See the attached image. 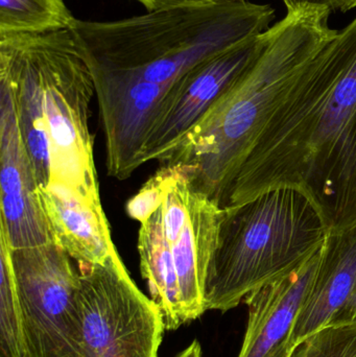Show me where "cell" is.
Wrapping results in <instances>:
<instances>
[{"mask_svg": "<svg viewBox=\"0 0 356 357\" xmlns=\"http://www.w3.org/2000/svg\"><path fill=\"white\" fill-rule=\"evenodd\" d=\"M292 187L330 231L356 225V17L305 67L238 167L221 207Z\"/></svg>", "mask_w": 356, "mask_h": 357, "instance_id": "cell-1", "label": "cell"}, {"mask_svg": "<svg viewBox=\"0 0 356 357\" xmlns=\"http://www.w3.org/2000/svg\"><path fill=\"white\" fill-rule=\"evenodd\" d=\"M330 12L288 13L256 61L176 144L161 165H183L192 188L221 206L259 133L309 62L338 31Z\"/></svg>", "mask_w": 356, "mask_h": 357, "instance_id": "cell-2", "label": "cell"}, {"mask_svg": "<svg viewBox=\"0 0 356 357\" xmlns=\"http://www.w3.org/2000/svg\"><path fill=\"white\" fill-rule=\"evenodd\" d=\"M274 17L269 4L236 0L110 22L77 19L70 31L90 69L167 86L204 61L265 33Z\"/></svg>", "mask_w": 356, "mask_h": 357, "instance_id": "cell-3", "label": "cell"}, {"mask_svg": "<svg viewBox=\"0 0 356 357\" xmlns=\"http://www.w3.org/2000/svg\"><path fill=\"white\" fill-rule=\"evenodd\" d=\"M330 229L299 189L277 187L223 208L203 307L226 312L255 289L292 273L321 250Z\"/></svg>", "mask_w": 356, "mask_h": 357, "instance_id": "cell-4", "label": "cell"}, {"mask_svg": "<svg viewBox=\"0 0 356 357\" xmlns=\"http://www.w3.org/2000/svg\"><path fill=\"white\" fill-rule=\"evenodd\" d=\"M23 36L43 89L52 181L102 203L89 127L95 94L91 69L70 29Z\"/></svg>", "mask_w": 356, "mask_h": 357, "instance_id": "cell-5", "label": "cell"}, {"mask_svg": "<svg viewBox=\"0 0 356 357\" xmlns=\"http://www.w3.org/2000/svg\"><path fill=\"white\" fill-rule=\"evenodd\" d=\"M79 270L82 356L158 357L164 317L132 280L119 254Z\"/></svg>", "mask_w": 356, "mask_h": 357, "instance_id": "cell-6", "label": "cell"}, {"mask_svg": "<svg viewBox=\"0 0 356 357\" xmlns=\"http://www.w3.org/2000/svg\"><path fill=\"white\" fill-rule=\"evenodd\" d=\"M27 357H83L77 295L79 273L68 254L48 241L10 247Z\"/></svg>", "mask_w": 356, "mask_h": 357, "instance_id": "cell-7", "label": "cell"}, {"mask_svg": "<svg viewBox=\"0 0 356 357\" xmlns=\"http://www.w3.org/2000/svg\"><path fill=\"white\" fill-rule=\"evenodd\" d=\"M269 29L204 61L176 79L148 136L142 163H162L176 144L230 86L255 62L269 41Z\"/></svg>", "mask_w": 356, "mask_h": 357, "instance_id": "cell-8", "label": "cell"}, {"mask_svg": "<svg viewBox=\"0 0 356 357\" xmlns=\"http://www.w3.org/2000/svg\"><path fill=\"white\" fill-rule=\"evenodd\" d=\"M106 148L108 175L127 180L139 169L148 136L171 85L91 69Z\"/></svg>", "mask_w": 356, "mask_h": 357, "instance_id": "cell-9", "label": "cell"}, {"mask_svg": "<svg viewBox=\"0 0 356 357\" xmlns=\"http://www.w3.org/2000/svg\"><path fill=\"white\" fill-rule=\"evenodd\" d=\"M0 232L12 249L52 241L39 185L19 131L10 87L0 82Z\"/></svg>", "mask_w": 356, "mask_h": 357, "instance_id": "cell-10", "label": "cell"}, {"mask_svg": "<svg viewBox=\"0 0 356 357\" xmlns=\"http://www.w3.org/2000/svg\"><path fill=\"white\" fill-rule=\"evenodd\" d=\"M320 252L290 274L247 296L248 324L238 357L292 356L293 331L317 272Z\"/></svg>", "mask_w": 356, "mask_h": 357, "instance_id": "cell-11", "label": "cell"}, {"mask_svg": "<svg viewBox=\"0 0 356 357\" xmlns=\"http://www.w3.org/2000/svg\"><path fill=\"white\" fill-rule=\"evenodd\" d=\"M39 199L52 241L79 266L106 264L118 254L102 203L56 181L39 188Z\"/></svg>", "mask_w": 356, "mask_h": 357, "instance_id": "cell-12", "label": "cell"}, {"mask_svg": "<svg viewBox=\"0 0 356 357\" xmlns=\"http://www.w3.org/2000/svg\"><path fill=\"white\" fill-rule=\"evenodd\" d=\"M356 289V225L330 231L292 335L293 348L327 326Z\"/></svg>", "mask_w": 356, "mask_h": 357, "instance_id": "cell-13", "label": "cell"}, {"mask_svg": "<svg viewBox=\"0 0 356 357\" xmlns=\"http://www.w3.org/2000/svg\"><path fill=\"white\" fill-rule=\"evenodd\" d=\"M223 208L192 188L189 216L179 238L171 245L184 324L200 318L203 289L219 239Z\"/></svg>", "mask_w": 356, "mask_h": 357, "instance_id": "cell-14", "label": "cell"}, {"mask_svg": "<svg viewBox=\"0 0 356 357\" xmlns=\"http://www.w3.org/2000/svg\"><path fill=\"white\" fill-rule=\"evenodd\" d=\"M138 252L142 276L148 281L153 301L162 312L165 329L176 331L184 324L183 314L173 251L163 227L162 206L140 224Z\"/></svg>", "mask_w": 356, "mask_h": 357, "instance_id": "cell-15", "label": "cell"}, {"mask_svg": "<svg viewBox=\"0 0 356 357\" xmlns=\"http://www.w3.org/2000/svg\"><path fill=\"white\" fill-rule=\"evenodd\" d=\"M75 20L64 0H0V36L66 31Z\"/></svg>", "mask_w": 356, "mask_h": 357, "instance_id": "cell-16", "label": "cell"}, {"mask_svg": "<svg viewBox=\"0 0 356 357\" xmlns=\"http://www.w3.org/2000/svg\"><path fill=\"white\" fill-rule=\"evenodd\" d=\"M0 357H27L22 312L10 257V245L0 232Z\"/></svg>", "mask_w": 356, "mask_h": 357, "instance_id": "cell-17", "label": "cell"}, {"mask_svg": "<svg viewBox=\"0 0 356 357\" xmlns=\"http://www.w3.org/2000/svg\"><path fill=\"white\" fill-rule=\"evenodd\" d=\"M291 357H356V323L323 327L297 345Z\"/></svg>", "mask_w": 356, "mask_h": 357, "instance_id": "cell-18", "label": "cell"}, {"mask_svg": "<svg viewBox=\"0 0 356 357\" xmlns=\"http://www.w3.org/2000/svg\"><path fill=\"white\" fill-rule=\"evenodd\" d=\"M183 171V165H163L140 190L127 201L125 209L130 218L140 224L146 222L162 206L167 191Z\"/></svg>", "mask_w": 356, "mask_h": 357, "instance_id": "cell-19", "label": "cell"}, {"mask_svg": "<svg viewBox=\"0 0 356 357\" xmlns=\"http://www.w3.org/2000/svg\"><path fill=\"white\" fill-rule=\"evenodd\" d=\"M192 190L187 169L183 167L179 177L169 187L162 204L163 227L165 236L171 245L179 238L187 222Z\"/></svg>", "mask_w": 356, "mask_h": 357, "instance_id": "cell-20", "label": "cell"}, {"mask_svg": "<svg viewBox=\"0 0 356 357\" xmlns=\"http://www.w3.org/2000/svg\"><path fill=\"white\" fill-rule=\"evenodd\" d=\"M288 13L307 8H319L332 12L346 13L356 8V0H284Z\"/></svg>", "mask_w": 356, "mask_h": 357, "instance_id": "cell-21", "label": "cell"}, {"mask_svg": "<svg viewBox=\"0 0 356 357\" xmlns=\"http://www.w3.org/2000/svg\"><path fill=\"white\" fill-rule=\"evenodd\" d=\"M136 1L140 2L148 12H157V10H173V8L212 6V4L236 1V0H136Z\"/></svg>", "mask_w": 356, "mask_h": 357, "instance_id": "cell-22", "label": "cell"}, {"mask_svg": "<svg viewBox=\"0 0 356 357\" xmlns=\"http://www.w3.org/2000/svg\"><path fill=\"white\" fill-rule=\"evenodd\" d=\"M349 323H356V289L350 299L336 312V316L328 325L349 324Z\"/></svg>", "mask_w": 356, "mask_h": 357, "instance_id": "cell-23", "label": "cell"}, {"mask_svg": "<svg viewBox=\"0 0 356 357\" xmlns=\"http://www.w3.org/2000/svg\"><path fill=\"white\" fill-rule=\"evenodd\" d=\"M176 357H202V349H201L200 344L194 341L190 344L185 350L178 354Z\"/></svg>", "mask_w": 356, "mask_h": 357, "instance_id": "cell-24", "label": "cell"}]
</instances>
